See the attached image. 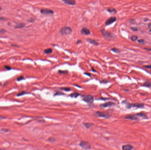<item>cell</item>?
I'll return each instance as SVG.
<instances>
[{"label": "cell", "mask_w": 151, "mask_h": 150, "mask_svg": "<svg viewBox=\"0 0 151 150\" xmlns=\"http://www.w3.org/2000/svg\"><path fill=\"white\" fill-rule=\"evenodd\" d=\"M72 32V29L69 26H65L60 30V33L62 35H68Z\"/></svg>", "instance_id": "cell-1"}, {"label": "cell", "mask_w": 151, "mask_h": 150, "mask_svg": "<svg viewBox=\"0 0 151 150\" xmlns=\"http://www.w3.org/2000/svg\"><path fill=\"white\" fill-rule=\"evenodd\" d=\"M101 33L102 34L103 36L106 39L108 40V39H111L112 38H113L114 35H112L111 33H109L108 32H107V31H106L105 29H101Z\"/></svg>", "instance_id": "cell-2"}, {"label": "cell", "mask_w": 151, "mask_h": 150, "mask_svg": "<svg viewBox=\"0 0 151 150\" xmlns=\"http://www.w3.org/2000/svg\"><path fill=\"white\" fill-rule=\"evenodd\" d=\"M80 146L86 150H88L91 148V144H90L89 142H87V141H83L80 142Z\"/></svg>", "instance_id": "cell-3"}, {"label": "cell", "mask_w": 151, "mask_h": 150, "mask_svg": "<svg viewBox=\"0 0 151 150\" xmlns=\"http://www.w3.org/2000/svg\"><path fill=\"white\" fill-rule=\"evenodd\" d=\"M83 100L88 103H92L94 99L92 96L91 95H85L83 96Z\"/></svg>", "instance_id": "cell-4"}, {"label": "cell", "mask_w": 151, "mask_h": 150, "mask_svg": "<svg viewBox=\"0 0 151 150\" xmlns=\"http://www.w3.org/2000/svg\"><path fill=\"white\" fill-rule=\"evenodd\" d=\"M40 12L43 15H52L54 13L53 11L52 10L47 9V8H43L40 10Z\"/></svg>", "instance_id": "cell-5"}, {"label": "cell", "mask_w": 151, "mask_h": 150, "mask_svg": "<svg viewBox=\"0 0 151 150\" xmlns=\"http://www.w3.org/2000/svg\"><path fill=\"white\" fill-rule=\"evenodd\" d=\"M116 20H117V19L115 17H111L110 18H109L106 21L105 24L107 25H109L112 23H114Z\"/></svg>", "instance_id": "cell-6"}, {"label": "cell", "mask_w": 151, "mask_h": 150, "mask_svg": "<svg viewBox=\"0 0 151 150\" xmlns=\"http://www.w3.org/2000/svg\"><path fill=\"white\" fill-rule=\"evenodd\" d=\"M81 33L84 35H89L90 33V31L87 28L84 27L81 30Z\"/></svg>", "instance_id": "cell-7"}, {"label": "cell", "mask_w": 151, "mask_h": 150, "mask_svg": "<svg viewBox=\"0 0 151 150\" xmlns=\"http://www.w3.org/2000/svg\"><path fill=\"white\" fill-rule=\"evenodd\" d=\"M63 2H64L65 3L71 5H74L76 4V1L73 0H62Z\"/></svg>", "instance_id": "cell-8"}, {"label": "cell", "mask_w": 151, "mask_h": 150, "mask_svg": "<svg viewBox=\"0 0 151 150\" xmlns=\"http://www.w3.org/2000/svg\"><path fill=\"white\" fill-rule=\"evenodd\" d=\"M126 119H130L133 120H138V118L136 117V115H129L125 117Z\"/></svg>", "instance_id": "cell-9"}, {"label": "cell", "mask_w": 151, "mask_h": 150, "mask_svg": "<svg viewBox=\"0 0 151 150\" xmlns=\"http://www.w3.org/2000/svg\"><path fill=\"white\" fill-rule=\"evenodd\" d=\"M122 148L123 150H131L133 148V147L130 145L127 144L123 145L122 147Z\"/></svg>", "instance_id": "cell-10"}, {"label": "cell", "mask_w": 151, "mask_h": 150, "mask_svg": "<svg viewBox=\"0 0 151 150\" xmlns=\"http://www.w3.org/2000/svg\"><path fill=\"white\" fill-rule=\"evenodd\" d=\"M96 114H97V115H98L99 117H108V114H106L104 112H97L96 113Z\"/></svg>", "instance_id": "cell-11"}, {"label": "cell", "mask_w": 151, "mask_h": 150, "mask_svg": "<svg viewBox=\"0 0 151 150\" xmlns=\"http://www.w3.org/2000/svg\"><path fill=\"white\" fill-rule=\"evenodd\" d=\"M89 43L93 44L95 46H98V43H97V42L96 41H95V40H93V39H88L87 40Z\"/></svg>", "instance_id": "cell-12"}, {"label": "cell", "mask_w": 151, "mask_h": 150, "mask_svg": "<svg viewBox=\"0 0 151 150\" xmlns=\"http://www.w3.org/2000/svg\"><path fill=\"white\" fill-rule=\"evenodd\" d=\"M114 105V103H112V102H108V103H105L103 104H102L101 105V106L103 107H104V108H106V107H111L112 106V105Z\"/></svg>", "instance_id": "cell-13"}, {"label": "cell", "mask_w": 151, "mask_h": 150, "mask_svg": "<svg viewBox=\"0 0 151 150\" xmlns=\"http://www.w3.org/2000/svg\"><path fill=\"white\" fill-rule=\"evenodd\" d=\"M25 24L24 23H19L16 24V25L15 26V28H23L24 26H25Z\"/></svg>", "instance_id": "cell-14"}, {"label": "cell", "mask_w": 151, "mask_h": 150, "mask_svg": "<svg viewBox=\"0 0 151 150\" xmlns=\"http://www.w3.org/2000/svg\"><path fill=\"white\" fill-rule=\"evenodd\" d=\"M43 52L46 54H51L53 52L52 49H50V48L44 50L43 51Z\"/></svg>", "instance_id": "cell-15"}, {"label": "cell", "mask_w": 151, "mask_h": 150, "mask_svg": "<svg viewBox=\"0 0 151 150\" xmlns=\"http://www.w3.org/2000/svg\"><path fill=\"white\" fill-rule=\"evenodd\" d=\"M107 11L108 12H109L110 13H115L117 12L116 10H115V8H108V9H107Z\"/></svg>", "instance_id": "cell-16"}, {"label": "cell", "mask_w": 151, "mask_h": 150, "mask_svg": "<svg viewBox=\"0 0 151 150\" xmlns=\"http://www.w3.org/2000/svg\"><path fill=\"white\" fill-rule=\"evenodd\" d=\"M144 86L148 87V88H151V83L149 82H145V83L143 85Z\"/></svg>", "instance_id": "cell-17"}, {"label": "cell", "mask_w": 151, "mask_h": 150, "mask_svg": "<svg viewBox=\"0 0 151 150\" xmlns=\"http://www.w3.org/2000/svg\"><path fill=\"white\" fill-rule=\"evenodd\" d=\"M80 94L79 93H77V92H74L72 94L70 95V96L72 97V98H77L78 96H79Z\"/></svg>", "instance_id": "cell-18"}, {"label": "cell", "mask_w": 151, "mask_h": 150, "mask_svg": "<svg viewBox=\"0 0 151 150\" xmlns=\"http://www.w3.org/2000/svg\"><path fill=\"white\" fill-rule=\"evenodd\" d=\"M136 115L143 117V118H147V116L145 114H143V113H139V114H137Z\"/></svg>", "instance_id": "cell-19"}, {"label": "cell", "mask_w": 151, "mask_h": 150, "mask_svg": "<svg viewBox=\"0 0 151 150\" xmlns=\"http://www.w3.org/2000/svg\"><path fill=\"white\" fill-rule=\"evenodd\" d=\"M111 50L112 51H113V52H115V53H120V50H119V49H116V48H112L111 49Z\"/></svg>", "instance_id": "cell-20"}, {"label": "cell", "mask_w": 151, "mask_h": 150, "mask_svg": "<svg viewBox=\"0 0 151 150\" xmlns=\"http://www.w3.org/2000/svg\"><path fill=\"white\" fill-rule=\"evenodd\" d=\"M58 73L62 74H67L68 71H62V70H59Z\"/></svg>", "instance_id": "cell-21"}, {"label": "cell", "mask_w": 151, "mask_h": 150, "mask_svg": "<svg viewBox=\"0 0 151 150\" xmlns=\"http://www.w3.org/2000/svg\"><path fill=\"white\" fill-rule=\"evenodd\" d=\"M138 39V37L135 36V35L132 36L131 37V40L132 41H135Z\"/></svg>", "instance_id": "cell-22"}, {"label": "cell", "mask_w": 151, "mask_h": 150, "mask_svg": "<svg viewBox=\"0 0 151 150\" xmlns=\"http://www.w3.org/2000/svg\"><path fill=\"white\" fill-rule=\"evenodd\" d=\"M61 89L63 90H65L66 91H69L71 90V88L68 87H65V88H61Z\"/></svg>", "instance_id": "cell-23"}, {"label": "cell", "mask_w": 151, "mask_h": 150, "mask_svg": "<svg viewBox=\"0 0 151 150\" xmlns=\"http://www.w3.org/2000/svg\"><path fill=\"white\" fill-rule=\"evenodd\" d=\"M23 78H23V76H20L19 77H18V78H17V80L18 81H20L22 80L23 79Z\"/></svg>", "instance_id": "cell-24"}, {"label": "cell", "mask_w": 151, "mask_h": 150, "mask_svg": "<svg viewBox=\"0 0 151 150\" xmlns=\"http://www.w3.org/2000/svg\"><path fill=\"white\" fill-rule=\"evenodd\" d=\"M26 93H27L23 91L22 92H21L19 94L17 95V96H22V95H23L25 94H26Z\"/></svg>", "instance_id": "cell-25"}, {"label": "cell", "mask_w": 151, "mask_h": 150, "mask_svg": "<svg viewBox=\"0 0 151 150\" xmlns=\"http://www.w3.org/2000/svg\"><path fill=\"white\" fill-rule=\"evenodd\" d=\"M138 43H143L145 42V40L143 39H140V40H138Z\"/></svg>", "instance_id": "cell-26"}, {"label": "cell", "mask_w": 151, "mask_h": 150, "mask_svg": "<svg viewBox=\"0 0 151 150\" xmlns=\"http://www.w3.org/2000/svg\"><path fill=\"white\" fill-rule=\"evenodd\" d=\"M6 30L4 29H1L0 30V33H6Z\"/></svg>", "instance_id": "cell-27"}, {"label": "cell", "mask_w": 151, "mask_h": 150, "mask_svg": "<svg viewBox=\"0 0 151 150\" xmlns=\"http://www.w3.org/2000/svg\"><path fill=\"white\" fill-rule=\"evenodd\" d=\"M6 20V18L3 17H0V21H2V20Z\"/></svg>", "instance_id": "cell-28"}, {"label": "cell", "mask_w": 151, "mask_h": 150, "mask_svg": "<svg viewBox=\"0 0 151 150\" xmlns=\"http://www.w3.org/2000/svg\"><path fill=\"white\" fill-rule=\"evenodd\" d=\"M28 21H29V22H34V21H35V19H33V18H31V19H30Z\"/></svg>", "instance_id": "cell-29"}, {"label": "cell", "mask_w": 151, "mask_h": 150, "mask_svg": "<svg viewBox=\"0 0 151 150\" xmlns=\"http://www.w3.org/2000/svg\"><path fill=\"white\" fill-rule=\"evenodd\" d=\"M144 67H145V68H151V65L145 66H144Z\"/></svg>", "instance_id": "cell-30"}, {"label": "cell", "mask_w": 151, "mask_h": 150, "mask_svg": "<svg viewBox=\"0 0 151 150\" xmlns=\"http://www.w3.org/2000/svg\"><path fill=\"white\" fill-rule=\"evenodd\" d=\"M4 68L6 69L7 70H10L11 69V68L10 67H9V66H5L4 67Z\"/></svg>", "instance_id": "cell-31"}, {"label": "cell", "mask_w": 151, "mask_h": 150, "mask_svg": "<svg viewBox=\"0 0 151 150\" xmlns=\"http://www.w3.org/2000/svg\"><path fill=\"white\" fill-rule=\"evenodd\" d=\"M131 29L132 30H134V31H136V30H138V28H136V27H131Z\"/></svg>", "instance_id": "cell-32"}, {"label": "cell", "mask_w": 151, "mask_h": 150, "mask_svg": "<svg viewBox=\"0 0 151 150\" xmlns=\"http://www.w3.org/2000/svg\"><path fill=\"white\" fill-rule=\"evenodd\" d=\"M84 74H85V75H88L89 76H91V74H89V73H84Z\"/></svg>", "instance_id": "cell-33"}, {"label": "cell", "mask_w": 151, "mask_h": 150, "mask_svg": "<svg viewBox=\"0 0 151 150\" xmlns=\"http://www.w3.org/2000/svg\"><path fill=\"white\" fill-rule=\"evenodd\" d=\"M4 118V117H3V116H1L0 115V120H2V119H3Z\"/></svg>", "instance_id": "cell-34"}, {"label": "cell", "mask_w": 151, "mask_h": 150, "mask_svg": "<svg viewBox=\"0 0 151 150\" xmlns=\"http://www.w3.org/2000/svg\"><path fill=\"white\" fill-rule=\"evenodd\" d=\"M148 28H151V23H149V24H148Z\"/></svg>", "instance_id": "cell-35"}, {"label": "cell", "mask_w": 151, "mask_h": 150, "mask_svg": "<svg viewBox=\"0 0 151 150\" xmlns=\"http://www.w3.org/2000/svg\"><path fill=\"white\" fill-rule=\"evenodd\" d=\"M12 46H14V47H18V46H17V45H12Z\"/></svg>", "instance_id": "cell-36"}, {"label": "cell", "mask_w": 151, "mask_h": 150, "mask_svg": "<svg viewBox=\"0 0 151 150\" xmlns=\"http://www.w3.org/2000/svg\"><path fill=\"white\" fill-rule=\"evenodd\" d=\"M147 50H148V51H151V49H147Z\"/></svg>", "instance_id": "cell-37"}, {"label": "cell", "mask_w": 151, "mask_h": 150, "mask_svg": "<svg viewBox=\"0 0 151 150\" xmlns=\"http://www.w3.org/2000/svg\"><path fill=\"white\" fill-rule=\"evenodd\" d=\"M1 10V7H0V10Z\"/></svg>", "instance_id": "cell-38"}, {"label": "cell", "mask_w": 151, "mask_h": 150, "mask_svg": "<svg viewBox=\"0 0 151 150\" xmlns=\"http://www.w3.org/2000/svg\"><path fill=\"white\" fill-rule=\"evenodd\" d=\"M0 150H4V149H0Z\"/></svg>", "instance_id": "cell-39"}, {"label": "cell", "mask_w": 151, "mask_h": 150, "mask_svg": "<svg viewBox=\"0 0 151 150\" xmlns=\"http://www.w3.org/2000/svg\"><path fill=\"white\" fill-rule=\"evenodd\" d=\"M150 32H151V29H150Z\"/></svg>", "instance_id": "cell-40"}, {"label": "cell", "mask_w": 151, "mask_h": 150, "mask_svg": "<svg viewBox=\"0 0 151 150\" xmlns=\"http://www.w3.org/2000/svg\"></svg>", "instance_id": "cell-41"}]
</instances>
